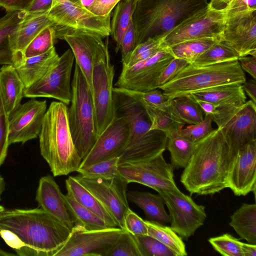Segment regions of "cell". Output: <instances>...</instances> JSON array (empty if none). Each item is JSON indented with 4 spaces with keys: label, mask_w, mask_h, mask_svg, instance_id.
<instances>
[{
    "label": "cell",
    "mask_w": 256,
    "mask_h": 256,
    "mask_svg": "<svg viewBox=\"0 0 256 256\" xmlns=\"http://www.w3.org/2000/svg\"><path fill=\"white\" fill-rule=\"evenodd\" d=\"M115 116L122 118L130 128L127 144L119 156V164L144 161L163 154L167 136L159 130H150V122L141 102L113 89Z\"/></svg>",
    "instance_id": "obj_3"
},
{
    "label": "cell",
    "mask_w": 256,
    "mask_h": 256,
    "mask_svg": "<svg viewBox=\"0 0 256 256\" xmlns=\"http://www.w3.org/2000/svg\"><path fill=\"white\" fill-rule=\"evenodd\" d=\"M105 256H141L134 236L125 231L109 248Z\"/></svg>",
    "instance_id": "obj_44"
},
{
    "label": "cell",
    "mask_w": 256,
    "mask_h": 256,
    "mask_svg": "<svg viewBox=\"0 0 256 256\" xmlns=\"http://www.w3.org/2000/svg\"><path fill=\"white\" fill-rule=\"evenodd\" d=\"M220 40L230 44L240 57L256 58V10L226 12Z\"/></svg>",
    "instance_id": "obj_19"
},
{
    "label": "cell",
    "mask_w": 256,
    "mask_h": 256,
    "mask_svg": "<svg viewBox=\"0 0 256 256\" xmlns=\"http://www.w3.org/2000/svg\"><path fill=\"white\" fill-rule=\"evenodd\" d=\"M210 116L221 132L230 162L239 148L256 140V104L252 100L238 106H216Z\"/></svg>",
    "instance_id": "obj_8"
},
{
    "label": "cell",
    "mask_w": 256,
    "mask_h": 256,
    "mask_svg": "<svg viewBox=\"0 0 256 256\" xmlns=\"http://www.w3.org/2000/svg\"><path fill=\"white\" fill-rule=\"evenodd\" d=\"M239 56L234 48L224 41L218 40L200 54L192 64L205 66L238 60Z\"/></svg>",
    "instance_id": "obj_38"
},
{
    "label": "cell",
    "mask_w": 256,
    "mask_h": 256,
    "mask_svg": "<svg viewBox=\"0 0 256 256\" xmlns=\"http://www.w3.org/2000/svg\"><path fill=\"white\" fill-rule=\"evenodd\" d=\"M136 31L133 20L124 34L119 50L121 54V60H123L136 46Z\"/></svg>",
    "instance_id": "obj_50"
},
{
    "label": "cell",
    "mask_w": 256,
    "mask_h": 256,
    "mask_svg": "<svg viewBox=\"0 0 256 256\" xmlns=\"http://www.w3.org/2000/svg\"><path fill=\"white\" fill-rule=\"evenodd\" d=\"M173 170L162 154L146 160L121 163L118 168L119 175L128 184L138 183L156 191L178 188Z\"/></svg>",
    "instance_id": "obj_15"
},
{
    "label": "cell",
    "mask_w": 256,
    "mask_h": 256,
    "mask_svg": "<svg viewBox=\"0 0 256 256\" xmlns=\"http://www.w3.org/2000/svg\"><path fill=\"white\" fill-rule=\"evenodd\" d=\"M178 130L166 134L168 138L166 148L170 152V165L173 170L184 168L187 166L196 143L181 135Z\"/></svg>",
    "instance_id": "obj_33"
},
{
    "label": "cell",
    "mask_w": 256,
    "mask_h": 256,
    "mask_svg": "<svg viewBox=\"0 0 256 256\" xmlns=\"http://www.w3.org/2000/svg\"><path fill=\"white\" fill-rule=\"evenodd\" d=\"M70 232L40 208L0 212V236L20 256H54Z\"/></svg>",
    "instance_id": "obj_1"
},
{
    "label": "cell",
    "mask_w": 256,
    "mask_h": 256,
    "mask_svg": "<svg viewBox=\"0 0 256 256\" xmlns=\"http://www.w3.org/2000/svg\"><path fill=\"white\" fill-rule=\"evenodd\" d=\"M148 234L156 239L172 250L176 256H186L187 252L185 244L180 237L170 226L152 220H145Z\"/></svg>",
    "instance_id": "obj_35"
},
{
    "label": "cell",
    "mask_w": 256,
    "mask_h": 256,
    "mask_svg": "<svg viewBox=\"0 0 256 256\" xmlns=\"http://www.w3.org/2000/svg\"><path fill=\"white\" fill-rule=\"evenodd\" d=\"M33 0H0V7L7 12L25 11Z\"/></svg>",
    "instance_id": "obj_54"
},
{
    "label": "cell",
    "mask_w": 256,
    "mask_h": 256,
    "mask_svg": "<svg viewBox=\"0 0 256 256\" xmlns=\"http://www.w3.org/2000/svg\"><path fill=\"white\" fill-rule=\"evenodd\" d=\"M119 157L100 162L82 168L76 172L82 177L90 178H112L119 176Z\"/></svg>",
    "instance_id": "obj_41"
},
{
    "label": "cell",
    "mask_w": 256,
    "mask_h": 256,
    "mask_svg": "<svg viewBox=\"0 0 256 256\" xmlns=\"http://www.w3.org/2000/svg\"><path fill=\"white\" fill-rule=\"evenodd\" d=\"M224 8L226 12L256 10V0H231Z\"/></svg>",
    "instance_id": "obj_53"
},
{
    "label": "cell",
    "mask_w": 256,
    "mask_h": 256,
    "mask_svg": "<svg viewBox=\"0 0 256 256\" xmlns=\"http://www.w3.org/2000/svg\"><path fill=\"white\" fill-rule=\"evenodd\" d=\"M125 231L119 227L89 230L76 224L66 242L54 256H105Z\"/></svg>",
    "instance_id": "obj_13"
},
{
    "label": "cell",
    "mask_w": 256,
    "mask_h": 256,
    "mask_svg": "<svg viewBox=\"0 0 256 256\" xmlns=\"http://www.w3.org/2000/svg\"><path fill=\"white\" fill-rule=\"evenodd\" d=\"M54 27L56 38L63 40L70 46L76 64L82 72L92 92L94 64L98 58L108 48V44L104 42L103 38L96 34Z\"/></svg>",
    "instance_id": "obj_17"
},
{
    "label": "cell",
    "mask_w": 256,
    "mask_h": 256,
    "mask_svg": "<svg viewBox=\"0 0 256 256\" xmlns=\"http://www.w3.org/2000/svg\"><path fill=\"white\" fill-rule=\"evenodd\" d=\"M120 0H94L86 8L92 13L97 16H106L111 14L112 10Z\"/></svg>",
    "instance_id": "obj_51"
},
{
    "label": "cell",
    "mask_w": 256,
    "mask_h": 256,
    "mask_svg": "<svg viewBox=\"0 0 256 256\" xmlns=\"http://www.w3.org/2000/svg\"><path fill=\"white\" fill-rule=\"evenodd\" d=\"M68 110L60 102H51L38 135L40 154L54 176L76 172L82 160L74 143Z\"/></svg>",
    "instance_id": "obj_4"
},
{
    "label": "cell",
    "mask_w": 256,
    "mask_h": 256,
    "mask_svg": "<svg viewBox=\"0 0 256 256\" xmlns=\"http://www.w3.org/2000/svg\"><path fill=\"white\" fill-rule=\"evenodd\" d=\"M171 106L177 116L186 124H196L204 119L203 111L190 95L172 99Z\"/></svg>",
    "instance_id": "obj_39"
},
{
    "label": "cell",
    "mask_w": 256,
    "mask_h": 256,
    "mask_svg": "<svg viewBox=\"0 0 256 256\" xmlns=\"http://www.w3.org/2000/svg\"><path fill=\"white\" fill-rule=\"evenodd\" d=\"M150 122V130H159L166 134L182 128L186 124L176 114L170 102L161 108L140 102Z\"/></svg>",
    "instance_id": "obj_32"
},
{
    "label": "cell",
    "mask_w": 256,
    "mask_h": 256,
    "mask_svg": "<svg viewBox=\"0 0 256 256\" xmlns=\"http://www.w3.org/2000/svg\"><path fill=\"white\" fill-rule=\"evenodd\" d=\"M36 200L39 206L72 230L75 220L58 184L50 175L39 180Z\"/></svg>",
    "instance_id": "obj_23"
},
{
    "label": "cell",
    "mask_w": 256,
    "mask_h": 256,
    "mask_svg": "<svg viewBox=\"0 0 256 256\" xmlns=\"http://www.w3.org/2000/svg\"><path fill=\"white\" fill-rule=\"evenodd\" d=\"M68 0L80 6H83L82 4V2H81V0Z\"/></svg>",
    "instance_id": "obj_61"
},
{
    "label": "cell",
    "mask_w": 256,
    "mask_h": 256,
    "mask_svg": "<svg viewBox=\"0 0 256 256\" xmlns=\"http://www.w3.org/2000/svg\"><path fill=\"white\" fill-rule=\"evenodd\" d=\"M124 229L133 235L148 234L145 220H142L130 208L124 219Z\"/></svg>",
    "instance_id": "obj_49"
},
{
    "label": "cell",
    "mask_w": 256,
    "mask_h": 256,
    "mask_svg": "<svg viewBox=\"0 0 256 256\" xmlns=\"http://www.w3.org/2000/svg\"><path fill=\"white\" fill-rule=\"evenodd\" d=\"M46 101L34 98L19 104L8 114L9 145L24 144L38 136L46 111Z\"/></svg>",
    "instance_id": "obj_20"
},
{
    "label": "cell",
    "mask_w": 256,
    "mask_h": 256,
    "mask_svg": "<svg viewBox=\"0 0 256 256\" xmlns=\"http://www.w3.org/2000/svg\"><path fill=\"white\" fill-rule=\"evenodd\" d=\"M67 194L76 202L102 218L110 226L118 227L113 216L102 204L75 176L66 180Z\"/></svg>",
    "instance_id": "obj_28"
},
{
    "label": "cell",
    "mask_w": 256,
    "mask_h": 256,
    "mask_svg": "<svg viewBox=\"0 0 256 256\" xmlns=\"http://www.w3.org/2000/svg\"><path fill=\"white\" fill-rule=\"evenodd\" d=\"M246 81L238 60L205 66L192 64L172 80L158 88L169 99L190 95L198 90L219 85Z\"/></svg>",
    "instance_id": "obj_6"
},
{
    "label": "cell",
    "mask_w": 256,
    "mask_h": 256,
    "mask_svg": "<svg viewBox=\"0 0 256 256\" xmlns=\"http://www.w3.org/2000/svg\"><path fill=\"white\" fill-rule=\"evenodd\" d=\"M169 211L170 228L180 237L188 240L202 226L206 219L205 207L176 189L160 190Z\"/></svg>",
    "instance_id": "obj_12"
},
{
    "label": "cell",
    "mask_w": 256,
    "mask_h": 256,
    "mask_svg": "<svg viewBox=\"0 0 256 256\" xmlns=\"http://www.w3.org/2000/svg\"><path fill=\"white\" fill-rule=\"evenodd\" d=\"M242 70L256 78V58L250 56L239 57L238 58Z\"/></svg>",
    "instance_id": "obj_55"
},
{
    "label": "cell",
    "mask_w": 256,
    "mask_h": 256,
    "mask_svg": "<svg viewBox=\"0 0 256 256\" xmlns=\"http://www.w3.org/2000/svg\"><path fill=\"white\" fill-rule=\"evenodd\" d=\"M212 120L210 115L204 114L203 120L196 124H189L178 130L179 133L196 142L210 134L214 128L212 127Z\"/></svg>",
    "instance_id": "obj_46"
},
{
    "label": "cell",
    "mask_w": 256,
    "mask_h": 256,
    "mask_svg": "<svg viewBox=\"0 0 256 256\" xmlns=\"http://www.w3.org/2000/svg\"><path fill=\"white\" fill-rule=\"evenodd\" d=\"M227 188L237 196H245L252 192L256 196V140L238 150L229 163Z\"/></svg>",
    "instance_id": "obj_21"
},
{
    "label": "cell",
    "mask_w": 256,
    "mask_h": 256,
    "mask_svg": "<svg viewBox=\"0 0 256 256\" xmlns=\"http://www.w3.org/2000/svg\"><path fill=\"white\" fill-rule=\"evenodd\" d=\"M55 39L54 26L46 28L27 46L23 52L22 60L46 53L54 46Z\"/></svg>",
    "instance_id": "obj_42"
},
{
    "label": "cell",
    "mask_w": 256,
    "mask_h": 256,
    "mask_svg": "<svg viewBox=\"0 0 256 256\" xmlns=\"http://www.w3.org/2000/svg\"><path fill=\"white\" fill-rule=\"evenodd\" d=\"M128 200L139 206L150 220L166 225L170 218L164 208V202L159 194L136 190L126 192Z\"/></svg>",
    "instance_id": "obj_29"
},
{
    "label": "cell",
    "mask_w": 256,
    "mask_h": 256,
    "mask_svg": "<svg viewBox=\"0 0 256 256\" xmlns=\"http://www.w3.org/2000/svg\"><path fill=\"white\" fill-rule=\"evenodd\" d=\"M230 162L228 148L220 130L214 129L196 143L184 168L180 182L191 194H214L227 188Z\"/></svg>",
    "instance_id": "obj_2"
},
{
    "label": "cell",
    "mask_w": 256,
    "mask_h": 256,
    "mask_svg": "<svg viewBox=\"0 0 256 256\" xmlns=\"http://www.w3.org/2000/svg\"><path fill=\"white\" fill-rule=\"evenodd\" d=\"M162 38H149L135 46L123 60L122 68H128L155 55L164 48L162 46Z\"/></svg>",
    "instance_id": "obj_40"
},
{
    "label": "cell",
    "mask_w": 256,
    "mask_h": 256,
    "mask_svg": "<svg viewBox=\"0 0 256 256\" xmlns=\"http://www.w3.org/2000/svg\"><path fill=\"white\" fill-rule=\"evenodd\" d=\"M48 15L58 28L106 38L110 34L111 14L97 16L68 0H54Z\"/></svg>",
    "instance_id": "obj_11"
},
{
    "label": "cell",
    "mask_w": 256,
    "mask_h": 256,
    "mask_svg": "<svg viewBox=\"0 0 256 256\" xmlns=\"http://www.w3.org/2000/svg\"><path fill=\"white\" fill-rule=\"evenodd\" d=\"M208 5V0H151L137 3L132 16L136 46L149 38H162Z\"/></svg>",
    "instance_id": "obj_5"
},
{
    "label": "cell",
    "mask_w": 256,
    "mask_h": 256,
    "mask_svg": "<svg viewBox=\"0 0 256 256\" xmlns=\"http://www.w3.org/2000/svg\"><path fill=\"white\" fill-rule=\"evenodd\" d=\"M138 0H120L114 7L110 20V35L116 43L115 50H119L122 36L131 22Z\"/></svg>",
    "instance_id": "obj_34"
},
{
    "label": "cell",
    "mask_w": 256,
    "mask_h": 256,
    "mask_svg": "<svg viewBox=\"0 0 256 256\" xmlns=\"http://www.w3.org/2000/svg\"><path fill=\"white\" fill-rule=\"evenodd\" d=\"M8 144V115L6 113L0 94V166L7 156Z\"/></svg>",
    "instance_id": "obj_47"
},
{
    "label": "cell",
    "mask_w": 256,
    "mask_h": 256,
    "mask_svg": "<svg viewBox=\"0 0 256 256\" xmlns=\"http://www.w3.org/2000/svg\"><path fill=\"white\" fill-rule=\"evenodd\" d=\"M54 0H33L29 7L25 10V18L48 14Z\"/></svg>",
    "instance_id": "obj_52"
},
{
    "label": "cell",
    "mask_w": 256,
    "mask_h": 256,
    "mask_svg": "<svg viewBox=\"0 0 256 256\" xmlns=\"http://www.w3.org/2000/svg\"><path fill=\"white\" fill-rule=\"evenodd\" d=\"M54 25L48 14L24 18L17 31L14 46L22 60L24 51L30 42L44 28Z\"/></svg>",
    "instance_id": "obj_31"
},
{
    "label": "cell",
    "mask_w": 256,
    "mask_h": 256,
    "mask_svg": "<svg viewBox=\"0 0 256 256\" xmlns=\"http://www.w3.org/2000/svg\"><path fill=\"white\" fill-rule=\"evenodd\" d=\"M64 199L76 221L89 230H102L110 228L102 218L91 210L76 202L71 196L64 194Z\"/></svg>",
    "instance_id": "obj_37"
},
{
    "label": "cell",
    "mask_w": 256,
    "mask_h": 256,
    "mask_svg": "<svg viewBox=\"0 0 256 256\" xmlns=\"http://www.w3.org/2000/svg\"><path fill=\"white\" fill-rule=\"evenodd\" d=\"M6 184L4 178L0 175V200L2 192L5 190Z\"/></svg>",
    "instance_id": "obj_59"
},
{
    "label": "cell",
    "mask_w": 256,
    "mask_h": 256,
    "mask_svg": "<svg viewBox=\"0 0 256 256\" xmlns=\"http://www.w3.org/2000/svg\"><path fill=\"white\" fill-rule=\"evenodd\" d=\"M226 13L224 8L208 5L174 28L162 39V48L190 40L217 38L220 40Z\"/></svg>",
    "instance_id": "obj_9"
},
{
    "label": "cell",
    "mask_w": 256,
    "mask_h": 256,
    "mask_svg": "<svg viewBox=\"0 0 256 256\" xmlns=\"http://www.w3.org/2000/svg\"><path fill=\"white\" fill-rule=\"evenodd\" d=\"M129 136L130 128L127 122L122 118L115 116L82 160L79 168L119 156L127 144Z\"/></svg>",
    "instance_id": "obj_22"
},
{
    "label": "cell",
    "mask_w": 256,
    "mask_h": 256,
    "mask_svg": "<svg viewBox=\"0 0 256 256\" xmlns=\"http://www.w3.org/2000/svg\"><path fill=\"white\" fill-rule=\"evenodd\" d=\"M59 56L54 46L46 53L23 59L15 68L25 88L40 80Z\"/></svg>",
    "instance_id": "obj_26"
},
{
    "label": "cell",
    "mask_w": 256,
    "mask_h": 256,
    "mask_svg": "<svg viewBox=\"0 0 256 256\" xmlns=\"http://www.w3.org/2000/svg\"><path fill=\"white\" fill-rule=\"evenodd\" d=\"M150 0H138V3L144 2H146L148 1H150Z\"/></svg>",
    "instance_id": "obj_62"
},
{
    "label": "cell",
    "mask_w": 256,
    "mask_h": 256,
    "mask_svg": "<svg viewBox=\"0 0 256 256\" xmlns=\"http://www.w3.org/2000/svg\"><path fill=\"white\" fill-rule=\"evenodd\" d=\"M190 63L187 61L174 58L160 73L157 82V88L168 82Z\"/></svg>",
    "instance_id": "obj_48"
},
{
    "label": "cell",
    "mask_w": 256,
    "mask_h": 256,
    "mask_svg": "<svg viewBox=\"0 0 256 256\" xmlns=\"http://www.w3.org/2000/svg\"><path fill=\"white\" fill-rule=\"evenodd\" d=\"M194 100L206 101L217 106H240L246 98L242 84L230 83L210 87L190 94Z\"/></svg>",
    "instance_id": "obj_25"
},
{
    "label": "cell",
    "mask_w": 256,
    "mask_h": 256,
    "mask_svg": "<svg viewBox=\"0 0 256 256\" xmlns=\"http://www.w3.org/2000/svg\"><path fill=\"white\" fill-rule=\"evenodd\" d=\"M74 60L72 50H67L40 80L24 88V96L53 98L69 104L72 98L70 78Z\"/></svg>",
    "instance_id": "obj_14"
},
{
    "label": "cell",
    "mask_w": 256,
    "mask_h": 256,
    "mask_svg": "<svg viewBox=\"0 0 256 256\" xmlns=\"http://www.w3.org/2000/svg\"><path fill=\"white\" fill-rule=\"evenodd\" d=\"M214 250L224 256H243L240 242L229 234L211 238L208 240Z\"/></svg>",
    "instance_id": "obj_45"
},
{
    "label": "cell",
    "mask_w": 256,
    "mask_h": 256,
    "mask_svg": "<svg viewBox=\"0 0 256 256\" xmlns=\"http://www.w3.org/2000/svg\"><path fill=\"white\" fill-rule=\"evenodd\" d=\"M75 177L106 208L118 227L124 229V216L130 209L126 196L128 184L120 176L108 179L90 178L80 175Z\"/></svg>",
    "instance_id": "obj_16"
},
{
    "label": "cell",
    "mask_w": 256,
    "mask_h": 256,
    "mask_svg": "<svg viewBox=\"0 0 256 256\" xmlns=\"http://www.w3.org/2000/svg\"><path fill=\"white\" fill-rule=\"evenodd\" d=\"M24 88L15 67L3 65L0 68V94L8 115L20 104Z\"/></svg>",
    "instance_id": "obj_27"
},
{
    "label": "cell",
    "mask_w": 256,
    "mask_h": 256,
    "mask_svg": "<svg viewBox=\"0 0 256 256\" xmlns=\"http://www.w3.org/2000/svg\"><path fill=\"white\" fill-rule=\"evenodd\" d=\"M134 236L141 256H176L169 248L148 234Z\"/></svg>",
    "instance_id": "obj_43"
},
{
    "label": "cell",
    "mask_w": 256,
    "mask_h": 256,
    "mask_svg": "<svg viewBox=\"0 0 256 256\" xmlns=\"http://www.w3.org/2000/svg\"><path fill=\"white\" fill-rule=\"evenodd\" d=\"M24 18V11H14L8 12L0 18V65L16 67L21 62L14 46L17 31Z\"/></svg>",
    "instance_id": "obj_24"
},
{
    "label": "cell",
    "mask_w": 256,
    "mask_h": 256,
    "mask_svg": "<svg viewBox=\"0 0 256 256\" xmlns=\"http://www.w3.org/2000/svg\"><path fill=\"white\" fill-rule=\"evenodd\" d=\"M114 66L107 48L96 60L92 74V94L99 136L114 118L113 96Z\"/></svg>",
    "instance_id": "obj_10"
},
{
    "label": "cell",
    "mask_w": 256,
    "mask_h": 256,
    "mask_svg": "<svg viewBox=\"0 0 256 256\" xmlns=\"http://www.w3.org/2000/svg\"><path fill=\"white\" fill-rule=\"evenodd\" d=\"M14 254H10V253H8L7 252H6L1 249H0V256H14Z\"/></svg>",
    "instance_id": "obj_60"
},
{
    "label": "cell",
    "mask_w": 256,
    "mask_h": 256,
    "mask_svg": "<svg viewBox=\"0 0 256 256\" xmlns=\"http://www.w3.org/2000/svg\"><path fill=\"white\" fill-rule=\"evenodd\" d=\"M4 210V208L0 205V212Z\"/></svg>",
    "instance_id": "obj_63"
},
{
    "label": "cell",
    "mask_w": 256,
    "mask_h": 256,
    "mask_svg": "<svg viewBox=\"0 0 256 256\" xmlns=\"http://www.w3.org/2000/svg\"><path fill=\"white\" fill-rule=\"evenodd\" d=\"M231 0H210L209 4L216 8H222Z\"/></svg>",
    "instance_id": "obj_58"
},
{
    "label": "cell",
    "mask_w": 256,
    "mask_h": 256,
    "mask_svg": "<svg viewBox=\"0 0 256 256\" xmlns=\"http://www.w3.org/2000/svg\"><path fill=\"white\" fill-rule=\"evenodd\" d=\"M240 248L243 256H256V244L241 242Z\"/></svg>",
    "instance_id": "obj_57"
},
{
    "label": "cell",
    "mask_w": 256,
    "mask_h": 256,
    "mask_svg": "<svg viewBox=\"0 0 256 256\" xmlns=\"http://www.w3.org/2000/svg\"><path fill=\"white\" fill-rule=\"evenodd\" d=\"M71 88L70 106L68 110V121L74 146L82 160L90 151L98 136L92 94L76 64Z\"/></svg>",
    "instance_id": "obj_7"
},
{
    "label": "cell",
    "mask_w": 256,
    "mask_h": 256,
    "mask_svg": "<svg viewBox=\"0 0 256 256\" xmlns=\"http://www.w3.org/2000/svg\"><path fill=\"white\" fill-rule=\"evenodd\" d=\"M217 38H204L185 41L166 48L174 58L192 64L200 54L216 42Z\"/></svg>",
    "instance_id": "obj_36"
},
{
    "label": "cell",
    "mask_w": 256,
    "mask_h": 256,
    "mask_svg": "<svg viewBox=\"0 0 256 256\" xmlns=\"http://www.w3.org/2000/svg\"><path fill=\"white\" fill-rule=\"evenodd\" d=\"M242 87L246 92L250 98V100L256 103V81L254 79H250L246 81L242 84Z\"/></svg>",
    "instance_id": "obj_56"
},
{
    "label": "cell",
    "mask_w": 256,
    "mask_h": 256,
    "mask_svg": "<svg viewBox=\"0 0 256 256\" xmlns=\"http://www.w3.org/2000/svg\"><path fill=\"white\" fill-rule=\"evenodd\" d=\"M240 238L256 244V204L244 203L230 216L229 224Z\"/></svg>",
    "instance_id": "obj_30"
},
{
    "label": "cell",
    "mask_w": 256,
    "mask_h": 256,
    "mask_svg": "<svg viewBox=\"0 0 256 256\" xmlns=\"http://www.w3.org/2000/svg\"><path fill=\"white\" fill-rule=\"evenodd\" d=\"M173 58L168 48H164L149 58L122 68L115 86L140 92L158 88L160 73Z\"/></svg>",
    "instance_id": "obj_18"
}]
</instances>
